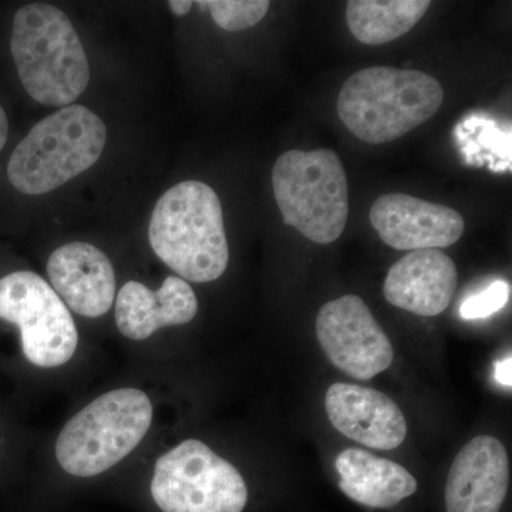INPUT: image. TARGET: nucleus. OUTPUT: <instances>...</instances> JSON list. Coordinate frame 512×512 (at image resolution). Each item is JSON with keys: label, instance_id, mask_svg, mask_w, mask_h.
I'll return each mask as SVG.
<instances>
[{"label": "nucleus", "instance_id": "nucleus-1", "mask_svg": "<svg viewBox=\"0 0 512 512\" xmlns=\"http://www.w3.org/2000/svg\"><path fill=\"white\" fill-rule=\"evenodd\" d=\"M148 239L158 258L184 281L205 284L227 271L220 197L201 181H184L165 192L151 215Z\"/></svg>", "mask_w": 512, "mask_h": 512}, {"label": "nucleus", "instance_id": "nucleus-2", "mask_svg": "<svg viewBox=\"0 0 512 512\" xmlns=\"http://www.w3.org/2000/svg\"><path fill=\"white\" fill-rule=\"evenodd\" d=\"M10 50L20 82L37 103L72 106L90 82V64L76 29L56 6L32 3L13 18Z\"/></svg>", "mask_w": 512, "mask_h": 512}, {"label": "nucleus", "instance_id": "nucleus-3", "mask_svg": "<svg viewBox=\"0 0 512 512\" xmlns=\"http://www.w3.org/2000/svg\"><path fill=\"white\" fill-rule=\"evenodd\" d=\"M443 99V87L430 74L373 66L346 80L336 109L353 136L365 143L384 144L430 120Z\"/></svg>", "mask_w": 512, "mask_h": 512}, {"label": "nucleus", "instance_id": "nucleus-4", "mask_svg": "<svg viewBox=\"0 0 512 512\" xmlns=\"http://www.w3.org/2000/svg\"><path fill=\"white\" fill-rule=\"evenodd\" d=\"M107 128L84 106H67L40 120L13 151L8 177L16 190L42 195L92 168L103 154Z\"/></svg>", "mask_w": 512, "mask_h": 512}, {"label": "nucleus", "instance_id": "nucleus-5", "mask_svg": "<svg viewBox=\"0 0 512 512\" xmlns=\"http://www.w3.org/2000/svg\"><path fill=\"white\" fill-rule=\"evenodd\" d=\"M272 187L285 224L309 241L332 244L345 231L348 175L335 151H286L272 170Z\"/></svg>", "mask_w": 512, "mask_h": 512}, {"label": "nucleus", "instance_id": "nucleus-6", "mask_svg": "<svg viewBox=\"0 0 512 512\" xmlns=\"http://www.w3.org/2000/svg\"><path fill=\"white\" fill-rule=\"evenodd\" d=\"M153 404L137 389L97 397L67 421L56 441V457L66 473L94 477L120 463L146 437Z\"/></svg>", "mask_w": 512, "mask_h": 512}, {"label": "nucleus", "instance_id": "nucleus-7", "mask_svg": "<svg viewBox=\"0 0 512 512\" xmlns=\"http://www.w3.org/2000/svg\"><path fill=\"white\" fill-rule=\"evenodd\" d=\"M151 495L163 512H242L248 503L237 468L194 439L158 458Z\"/></svg>", "mask_w": 512, "mask_h": 512}, {"label": "nucleus", "instance_id": "nucleus-8", "mask_svg": "<svg viewBox=\"0 0 512 512\" xmlns=\"http://www.w3.org/2000/svg\"><path fill=\"white\" fill-rule=\"evenodd\" d=\"M0 320L18 326L23 356L35 366H63L79 345L69 308L35 272L16 271L0 278Z\"/></svg>", "mask_w": 512, "mask_h": 512}, {"label": "nucleus", "instance_id": "nucleus-9", "mask_svg": "<svg viewBox=\"0 0 512 512\" xmlns=\"http://www.w3.org/2000/svg\"><path fill=\"white\" fill-rule=\"evenodd\" d=\"M316 335L330 362L353 379L370 380L393 363L392 342L359 296L325 303L316 318Z\"/></svg>", "mask_w": 512, "mask_h": 512}, {"label": "nucleus", "instance_id": "nucleus-10", "mask_svg": "<svg viewBox=\"0 0 512 512\" xmlns=\"http://www.w3.org/2000/svg\"><path fill=\"white\" fill-rule=\"evenodd\" d=\"M372 227L396 251L440 249L463 237L464 218L446 205L407 194H384L369 212Z\"/></svg>", "mask_w": 512, "mask_h": 512}, {"label": "nucleus", "instance_id": "nucleus-11", "mask_svg": "<svg viewBox=\"0 0 512 512\" xmlns=\"http://www.w3.org/2000/svg\"><path fill=\"white\" fill-rule=\"evenodd\" d=\"M508 483L504 444L495 437L478 436L461 448L448 471L447 512H500Z\"/></svg>", "mask_w": 512, "mask_h": 512}, {"label": "nucleus", "instance_id": "nucleus-12", "mask_svg": "<svg viewBox=\"0 0 512 512\" xmlns=\"http://www.w3.org/2000/svg\"><path fill=\"white\" fill-rule=\"evenodd\" d=\"M330 423L339 433L375 450H394L407 436L400 407L382 392L357 384L335 383L325 397Z\"/></svg>", "mask_w": 512, "mask_h": 512}, {"label": "nucleus", "instance_id": "nucleus-13", "mask_svg": "<svg viewBox=\"0 0 512 512\" xmlns=\"http://www.w3.org/2000/svg\"><path fill=\"white\" fill-rule=\"evenodd\" d=\"M53 291L77 315L100 318L116 299V274L109 256L87 242L57 248L47 261Z\"/></svg>", "mask_w": 512, "mask_h": 512}, {"label": "nucleus", "instance_id": "nucleus-14", "mask_svg": "<svg viewBox=\"0 0 512 512\" xmlns=\"http://www.w3.org/2000/svg\"><path fill=\"white\" fill-rule=\"evenodd\" d=\"M457 266L440 249H419L389 269L383 285L386 301L414 315L437 316L453 301Z\"/></svg>", "mask_w": 512, "mask_h": 512}, {"label": "nucleus", "instance_id": "nucleus-15", "mask_svg": "<svg viewBox=\"0 0 512 512\" xmlns=\"http://www.w3.org/2000/svg\"><path fill=\"white\" fill-rule=\"evenodd\" d=\"M197 313V296L178 276H168L158 291L130 281L117 295V328L131 340H146L164 326L185 325Z\"/></svg>", "mask_w": 512, "mask_h": 512}, {"label": "nucleus", "instance_id": "nucleus-16", "mask_svg": "<svg viewBox=\"0 0 512 512\" xmlns=\"http://www.w3.org/2000/svg\"><path fill=\"white\" fill-rule=\"evenodd\" d=\"M339 488L350 500L370 508H392L417 491V481L400 464L360 448L336 457Z\"/></svg>", "mask_w": 512, "mask_h": 512}, {"label": "nucleus", "instance_id": "nucleus-17", "mask_svg": "<svg viewBox=\"0 0 512 512\" xmlns=\"http://www.w3.org/2000/svg\"><path fill=\"white\" fill-rule=\"evenodd\" d=\"M430 6L429 0H350L346 22L360 43L379 46L409 33Z\"/></svg>", "mask_w": 512, "mask_h": 512}, {"label": "nucleus", "instance_id": "nucleus-18", "mask_svg": "<svg viewBox=\"0 0 512 512\" xmlns=\"http://www.w3.org/2000/svg\"><path fill=\"white\" fill-rule=\"evenodd\" d=\"M212 19L227 32H238L258 25L268 13V0H211L207 2Z\"/></svg>", "mask_w": 512, "mask_h": 512}, {"label": "nucleus", "instance_id": "nucleus-19", "mask_svg": "<svg viewBox=\"0 0 512 512\" xmlns=\"http://www.w3.org/2000/svg\"><path fill=\"white\" fill-rule=\"evenodd\" d=\"M511 288L505 281H494L484 289L464 299L460 306V316L464 320L488 318L507 305Z\"/></svg>", "mask_w": 512, "mask_h": 512}, {"label": "nucleus", "instance_id": "nucleus-20", "mask_svg": "<svg viewBox=\"0 0 512 512\" xmlns=\"http://www.w3.org/2000/svg\"><path fill=\"white\" fill-rule=\"evenodd\" d=\"M494 379L497 380V383H500L501 386L508 387L511 389L512 387V357L511 353H508L507 356L503 357V359L498 360L494 365Z\"/></svg>", "mask_w": 512, "mask_h": 512}, {"label": "nucleus", "instance_id": "nucleus-21", "mask_svg": "<svg viewBox=\"0 0 512 512\" xmlns=\"http://www.w3.org/2000/svg\"><path fill=\"white\" fill-rule=\"evenodd\" d=\"M192 5H194V2H190V0H171V2H168V6H170L171 12L175 16L187 15V13H190Z\"/></svg>", "mask_w": 512, "mask_h": 512}, {"label": "nucleus", "instance_id": "nucleus-22", "mask_svg": "<svg viewBox=\"0 0 512 512\" xmlns=\"http://www.w3.org/2000/svg\"><path fill=\"white\" fill-rule=\"evenodd\" d=\"M9 134V121L6 116L5 110L0 106V151L5 147L6 141H8Z\"/></svg>", "mask_w": 512, "mask_h": 512}]
</instances>
